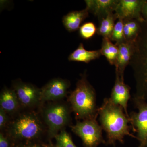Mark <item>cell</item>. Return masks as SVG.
<instances>
[{
  "instance_id": "1",
  "label": "cell",
  "mask_w": 147,
  "mask_h": 147,
  "mask_svg": "<svg viewBox=\"0 0 147 147\" xmlns=\"http://www.w3.org/2000/svg\"><path fill=\"white\" fill-rule=\"evenodd\" d=\"M123 111L121 107L113 103L110 98L104 99L98 110L101 126L107 133L110 144H114L116 141L123 143L124 138L126 135L137 138L129 132V119Z\"/></svg>"
},
{
  "instance_id": "2",
  "label": "cell",
  "mask_w": 147,
  "mask_h": 147,
  "mask_svg": "<svg viewBox=\"0 0 147 147\" xmlns=\"http://www.w3.org/2000/svg\"><path fill=\"white\" fill-rule=\"evenodd\" d=\"M69 100L76 118L84 120L97 116L95 92L85 75L77 82L76 88L70 94Z\"/></svg>"
},
{
  "instance_id": "3",
  "label": "cell",
  "mask_w": 147,
  "mask_h": 147,
  "mask_svg": "<svg viewBox=\"0 0 147 147\" xmlns=\"http://www.w3.org/2000/svg\"><path fill=\"white\" fill-rule=\"evenodd\" d=\"M43 130L42 121L34 112L21 114L7 127V136L17 141L37 139L41 136Z\"/></svg>"
},
{
  "instance_id": "4",
  "label": "cell",
  "mask_w": 147,
  "mask_h": 147,
  "mask_svg": "<svg viewBox=\"0 0 147 147\" xmlns=\"http://www.w3.org/2000/svg\"><path fill=\"white\" fill-rule=\"evenodd\" d=\"M129 65L133 68L138 85L147 90V22H140V29L134 42V51Z\"/></svg>"
},
{
  "instance_id": "5",
  "label": "cell",
  "mask_w": 147,
  "mask_h": 147,
  "mask_svg": "<svg viewBox=\"0 0 147 147\" xmlns=\"http://www.w3.org/2000/svg\"><path fill=\"white\" fill-rule=\"evenodd\" d=\"M42 116L47 127L48 136L51 138H55L70 120L68 106L61 102H56L46 105L42 110Z\"/></svg>"
},
{
  "instance_id": "6",
  "label": "cell",
  "mask_w": 147,
  "mask_h": 147,
  "mask_svg": "<svg viewBox=\"0 0 147 147\" xmlns=\"http://www.w3.org/2000/svg\"><path fill=\"white\" fill-rule=\"evenodd\" d=\"M96 117L77 121L71 127V130L81 138L85 147H96L103 142L102 128L96 121Z\"/></svg>"
},
{
  "instance_id": "7",
  "label": "cell",
  "mask_w": 147,
  "mask_h": 147,
  "mask_svg": "<svg viewBox=\"0 0 147 147\" xmlns=\"http://www.w3.org/2000/svg\"><path fill=\"white\" fill-rule=\"evenodd\" d=\"M13 89L16 92L21 107L31 108L41 103V89L32 84L16 80L13 83Z\"/></svg>"
},
{
  "instance_id": "8",
  "label": "cell",
  "mask_w": 147,
  "mask_h": 147,
  "mask_svg": "<svg viewBox=\"0 0 147 147\" xmlns=\"http://www.w3.org/2000/svg\"><path fill=\"white\" fill-rule=\"evenodd\" d=\"M69 86L68 81L61 78L51 80L41 89V102L57 101L64 98Z\"/></svg>"
},
{
  "instance_id": "9",
  "label": "cell",
  "mask_w": 147,
  "mask_h": 147,
  "mask_svg": "<svg viewBox=\"0 0 147 147\" xmlns=\"http://www.w3.org/2000/svg\"><path fill=\"white\" fill-rule=\"evenodd\" d=\"M146 0H119L115 13L118 19L123 21L136 19L144 21L142 15V7Z\"/></svg>"
},
{
  "instance_id": "10",
  "label": "cell",
  "mask_w": 147,
  "mask_h": 147,
  "mask_svg": "<svg viewBox=\"0 0 147 147\" xmlns=\"http://www.w3.org/2000/svg\"><path fill=\"white\" fill-rule=\"evenodd\" d=\"M115 85L112 90L110 99L115 104L119 105L122 108L125 115L129 119H130L127 113V103L130 98V88L124 82L117 72Z\"/></svg>"
},
{
  "instance_id": "11",
  "label": "cell",
  "mask_w": 147,
  "mask_h": 147,
  "mask_svg": "<svg viewBox=\"0 0 147 147\" xmlns=\"http://www.w3.org/2000/svg\"><path fill=\"white\" fill-rule=\"evenodd\" d=\"M129 121L137 132L139 147H145L147 145V105L139 107V112L132 114Z\"/></svg>"
},
{
  "instance_id": "12",
  "label": "cell",
  "mask_w": 147,
  "mask_h": 147,
  "mask_svg": "<svg viewBox=\"0 0 147 147\" xmlns=\"http://www.w3.org/2000/svg\"><path fill=\"white\" fill-rule=\"evenodd\" d=\"M119 0H87L85 1L89 12L97 16L100 21L109 14L114 13Z\"/></svg>"
},
{
  "instance_id": "13",
  "label": "cell",
  "mask_w": 147,
  "mask_h": 147,
  "mask_svg": "<svg viewBox=\"0 0 147 147\" xmlns=\"http://www.w3.org/2000/svg\"><path fill=\"white\" fill-rule=\"evenodd\" d=\"M119 53L115 66L116 72L123 79L124 72L127 66L129 65L134 51V42H124L117 44Z\"/></svg>"
},
{
  "instance_id": "14",
  "label": "cell",
  "mask_w": 147,
  "mask_h": 147,
  "mask_svg": "<svg viewBox=\"0 0 147 147\" xmlns=\"http://www.w3.org/2000/svg\"><path fill=\"white\" fill-rule=\"evenodd\" d=\"M21 107L16 92L13 89L5 87L0 94V108L8 114L16 113Z\"/></svg>"
},
{
  "instance_id": "15",
  "label": "cell",
  "mask_w": 147,
  "mask_h": 147,
  "mask_svg": "<svg viewBox=\"0 0 147 147\" xmlns=\"http://www.w3.org/2000/svg\"><path fill=\"white\" fill-rule=\"evenodd\" d=\"M89 13L86 8L82 10L69 12L62 18L63 26L68 32L76 31L79 29L83 21L88 16Z\"/></svg>"
},
{
  "instance_id": "16",
  "label": "cell",
  "mask_w": 147,
  "mask_h": 147,
  "mask_svg": "<svg viewBox=\"0 0 147 147\" xmlns=\"http://www.w3.org/2000/svg\"><path fill=\"white\" fill-rule=\"evenodd\" d=\"M100 50L89 51L86 50L84 44L81 43L76 50L68 57L70 61L80 62L88 63L92 61L98 59L101 56Z\"/></svg>"
},
{
  "instance_id": "17",
  "label": "cell",
  "mask_w": 147,
  "mask_h": 147,
  "mask_svg": "<svg viewBox=\"0 0 147 147\" xmlns=\"http://www.w3.org/2000/svg\"><path fill=\"white\" fill-rule=\"evenodd\" d=\"M100 50L101 55L105 56L109 63L115 65L119 53L117 45L113 44L108 38H103Z\"/></svg>"
},
{
  "instance_id": "18",
  "label": "cell",
  "mask_w": 147,
  "mask_h": 147,
  "mask_svg": "<svg viewBox=\"0 0 147 147\" xmlns=\"http://www.w3.org/2000/svg\"><path fill=\"white\" fill-rule=\"evenodd\" d=\"M123 32L127 42H134L139 34L140 21L136 19L123 21Z\"/></svg>"
},
{
  "instance_id": "19",
  "label": "cell",
  "mask_w": 147,
  "mask_h": 147,
  "mask_svg": "<svg viewBox=\"0 0 147 147\" xmlns=\"http://www.w3.org/2000/svg\"><path fill=\"white\" fill-rule=\"evenodd\" d=\"M117 19H118L117 16L115 13H113L102 19L97 29L98 34L102 36L103 38H108L110 39Z\"/></svg>"
},
{
  "instance_id": "20",
  "label": "cell",
  "mask_w": 147,
  "mask_h": 147,
  "mask_svg": "<svg viewBox=\"0 0 147 147\" xmlns=\"http://www.w3.org/2000/svg\"><path fill=\"white\" fill-rule=\"evenodd\" d=\"M123 26V20L121 19H118V21L115 24L110 38L111 41L116 42V44L126 42L124 34Z\"/></svg>"
},
{
  "instance_id": "21",
  "label": "cell",
  "mask_w": 147,
  "mask_h": 147,
  "mask_svg": "<svg viewBox=\"0 0 147 147\" xmlns=\"http://www.w3.org/2000/svg\"><path fill=\"white\" fill-rule=\"evenodd\" d=\"M57 147H77L65 129H62L55 137Z\"/></svg>"
},
{
  "instance_id": "22",
  "label": "cell",
  "mask_w": 147,
  "mask_h": 147,
  "mask_svg": "<svg viewBox=\"0 0 147 147\" xmlns=\"http://www.w3.org/2000/svg\"><path fill=\"white\" fill-rule=\"evenodd\" d=\"M97 29L94 23L91 22H86L79 28V34L83 39H89L97 32Z\"/></svg>"
},
{
  "instance_id": "23",
  "label": "cell",
  "mask_w": 147,
  "mask_h": 147,
  "mask_svg": "<svg viewBox=\"0 0 147 147\" xmlns=\"http://www.w3.org/2000/svg\"><path fill=\"white\" fill-rule=\"evenodd\" d=\"M8 114L5 111L0 108V129L3 130L9 125Z\"/></svg>"
},
{
  "instance_id": "24",
  "label": "cell",
  "mask_w": 147,
  "mask_h": 147,
  "mask_svg": "<svg viewBox=\"0 0 147 147\" xmlns=\"http://www.w3.org/2000/svg\"><path fill=\"white\" fill-rule=\"evenodd\" d=\"M9 137L5 136L3 132L0 133V147H10V143Z\"/></svg>"
},
{
  "instance_id": "25",
  "label": "cell",
  "mask_w": 147,
  "mask_h": 147,
  "mask_svg": "<svg viewBox=\"0 0 147 147\" xmlns=\"http://www.w3.org/2000/svg\"><path fill=\"white\" fill-rule=\"evenodd\" d=\"M142 15L144 20L147 22V1L146 0L142 7Z\"/></svg>"
},
{
  "instance_id": "26",
  "label": "cell",
  "mask_w": 147,
  "mask_h": 147,
  "mask_svg": "<svg viewBox=\"0 0 147 147\" xmlns=\"http://www.w3.org/2000/svg\"><path fill=\"white\" fill-rule=\"evenodd\" d=\"M18 147H44L37 144H27L20 145Z\"/></svg>"
},
{
  "instance_id": "27",
  "label": "cell",
  "mask_w": 147,
  "mask_h": 147,
  "mask_svg": "<svg viewBox=\"0 0 147 147\" xmlns=\"http://www.w3.org/2000/svg\"><path fill=\"white\" fill-rule=\"evenodd\" d=\"M44 147H57L56 146H53V145L52 144H49L45 145V146H43Z\"/></svg>"
}]
</instances>
